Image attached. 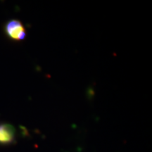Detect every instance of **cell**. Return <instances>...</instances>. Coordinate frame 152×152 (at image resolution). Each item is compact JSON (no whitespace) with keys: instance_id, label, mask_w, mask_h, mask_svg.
<instances>
[{"instance_id":"7a4b0ae2","label":"cell","mask_w":152,"mask_h":152,"mask_svg":"<svg viewBox=\"0 0 152 152\" xmlns=\"http://www.w3.org/2000/svg\"><path fill=\"white\" fill-rule=\"evenodd\" d=\"M15 130L12 125L9 124L0 125V144L12 143L14 140Z\"/></svg>"},{"instance_id":"6da1fadb","label":"cell","mask_w":152,"mask_h":152,"mask_svg":"<svg viewBox=\"0 0 152 152\" xmlns=\"http://www.w3.org/2000/svg\"><path fill=\"white\" fill-rule=\"evenodd\" d=\"M5 31L9 37L16 41L23 40L26 36L23 25L18 20H11L7 23Z\"/></svg>"}]
</instances>
